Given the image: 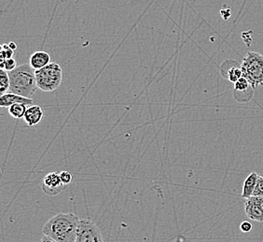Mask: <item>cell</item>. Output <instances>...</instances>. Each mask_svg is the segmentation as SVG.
<instances>
[{"instance_id": "obj_1", "label": "cell", "mask_w": 263, "mask_h": 242, "mask_svg": "<svg viewBox=\"0 0 263 242\" xmlns=\"http://www.w3.org/2000/svg\"><path fill=\"white\" fill-rule=\"evenodd\" d=\"M80 219L73 213H58L46 223L42 232L57 242H74Z\"/></svg>"}, {"instance_id": "obj_2", "label": "cell", "mask_w": 263, "mask_h": 242, "mask_svg": "<svg viewBox=\"0 0 263 242\" xmlns=\"http://www.w3.org/2000/svg\"><path fill=\"white\" fill-rule=\"evenodd\" d=\"M8 73L10 80L9 92L31 99L37 88L35 69L30 65L25 64Z\"/></svg>"}, {"instance_id": "obj_3", "label": "cell", "mask_w": 263, "mask_h": 242, "mask_svg": "<svg viewBox=\"0 0 263 242\" xmlns=\"http://www.w3.org/2000/svg\"><path fill=\"white\" fill-rule=\"evenodd\" d=\"M243 76L246 77L254 90L263 85V55L248 51L241 64Z\"/></svg>"}, {"instance_id": "obj_4", "label": "cell", "mask_w": 263, "mask_h": 242, "mask_svg": "<svg viewBox=\"0 0 263 242\" xmlns=\"http://www.w3.org/2000/svg\"><path fill=\"white\" fill-rule=\"evenodd\" d=\"M35 79L37 88L42 91L51 92L61 86L63 81V69L56 63L35 70Z\"/></svg>"}, {"instance_id": "obj_5", "label": "cell", "mask_w": 263, "mask_h": 242, "mask_svg": "<svg viewBox=\"0 0 263 242\" xmlns=\"http://www.w3.org/2000/svg\"><path fill=\"white\" fill-rule=\"evenodd\" d=\"M74 242H106L100 228L89 219L80 220Z\"/></svg>"}, {"instance_id": "obj_6", "label": "cell", "mask_w": 263, "mask_h": 242, "mask_svg": "<svg viewBox=\"0 0 263 242\" xmlns=\"http://www.w3.org/2000/svg\"><path fill=\"white\" fill-rule=\"evenodd\" d=\"M64 187L60 173L57 172L48 173L42 182V190L49 196H57L64 190Z\"/></svg>"}, {"instance_id": "obj_7", "label": "cell", "mask_w": 263, "mask_h": 242, "mask_svg": "<svg viewBox=\"0 0 263 242\" xmlns=\"http://www.w3.org/2000/svg\"><path fill=\"white\" fill-rule=\"evenodd\" d=\"M223 77L227 78L229 81L235 83L241 77H243V71L241 68V64L236 60H225L220 68Z\"/></svg>"}, {"instance_id": "obj_8", "label": "cell", "mask_w": 263, "mask_h": 242, "mask_svg": "<svg viewBox=\"0 0 263 242\" xmlns=\"http://www.w3.org/2000/svg\"><path fill=\"white\" fill-rule=\"evenodd\" d=\"M245 212L250 220L263 223V210L258 205L255 197L246 198Z\"/></svg>"}, {"instance_id": "obj_9", "label": "cell", "mask_w": 263, "mask_h": 242, "mask_svg": "<svg viewBox=\"0 0 263 242\" xmlns=\"http://www.w3.org/2000/svg\"><path fill=\"white\" fill-rule=\"evenodd\" d=\"M14 104H24L26 106H33L34 102L30 98H26L24 96L18 95L15 93L7 92L5 94L1 95L0 98V106L3 108H9L10 106Z\"/></svg>"}, {"instance_id": "obj_10", "label": "cell", "mask_w": 263, "mask_h": 242, "mask_svg": "<svg viewBox=\"0 0 263 242\" xmlns=\"http://www.w3.org/2000/svg\"><path fill=\"white\" fill-rule=\"evenodd\" d=\"M43 116L44 111L41 106L33 105L27 107L24 119L28 127H33L37 125L42 120Z\"/></svg>"}, {"instance_id": "obj_11", "label": "cell", "mask_w": 263, "mask_h": 242, "mask_svg": "<svg viewBox=\"0 0 263 242\" xmlns=\"http://www.w3.org/2000/svg\"><path fill=\"white\" fill-rule=\"evenodd\" d=\"M51 56L49 52L37 51L34 52L30 57L29 65L35 70H39L51 64Z\"/></svg>"}, {"instance_id": "obj_12", "label": "cell", "mask_w": 263, "mask_h": 242, "mask_svg": "<svg viewBox=\"0 0 263 242\" xmlns=\"http://www.w3.org/2000/svg\"><path fill=\"white\" fill-rule=\"evenodd\" d=\"M258 174L256 172H252L245 180L243 183V192L241 197L243 198H248L253 196L255 188L257 186V182H258Z\"/></svg>"}, {"instance_id": "obj_13", "label": "cell", "mask_w": 263, "mask_h": 242, "mask_svg": "<svg viewBox=\"0 0 263 242\" xmlns=\"http://www.w3.org/2000/svg\"><path fill=\"white\" fill-rule=\"evenodd\" d=\"M16 50H17V44L15 42H10L9 44H3L1 46V51H0L1 62L13 58V54Z\"/></svg>"}, {"instance_id": "obj_14", "label": "cell", "mask_w": 263, "mask_h": 242, "mask_svg": "<svg viewBox=\"0 0 263 242\" xmlns=\"http://www.w3.org/2000/svg\"><path fill=\"white\" fill-rule=\"evenodd\" d=\"M26 106H27L24 104H14L9 107V113H10V116L14 117L15 119L24 118L26 110H27Z\"/></svg>"}, {"instance_id": "obj_15", "label": "cell", "mask_w": 263, "mask_h": 242, "mask_svg": "<svg viewBox=\"0 0 263 242\" xmlns=\"http://www.w3.org/2000/svg\"><path fill=\"white\" fill-rule=\"evenodd\" d=\"M249 91H254V89L246 77L243 76L234 83V94H238V93L241 94L243 92L248 93Z\"/></svg>"}, {"instance_id": "obj_16", "label": "cell", "mask_w": 263, "mask_h": 242, "mask_svg": "<svg viewBox=\"0 0 263 242\" xmlns=\"http://www.w3.org/2000/svg\"><path fill=\"white\" fill-rule=\"evenodd\" d=\"M10 80L9 73L4 69L0 70V93L1 95L9 92L10 90Z\"/></svg>"}, {"instance_id": "obj_17", "label": "cell", "mask_w": 263, "mask_h": 242, "mask_svg": "<svg viewBox=\"0 0 263 242\" xmlns=\"http://www.w3.org/2000/svg\"><path fill=\"white\" fill-rule=\"evenodd\" d=\"M17 67H18V66H17V62H16L13 58L2 60L1 64H0V68H1V69H4V70L7 71V72L14 70Z\"/></svg>"}, {"instance_id": "obj_18", "label": "cell", "mask_w": 263, "mask_h": 242, "mask_svg": "<svg viewBox=\"0 0 263 242\" xmlns=\"http://www.w3.org/2000/svg\"><path fill=\"white\" fill-rule=\"evenodd\" d=\"M253 196L254 197L263 196V176L258 175V182H257V186H256V188H255Z\"/></svg>"}, {"instance_id": "obj_19", "label": "cell", "mask_w": 263, "mask_h": 242, "mask_svg": "<svg viewBox=\"0 0 263 242\" xmlns=\"http://www.w3.org/2000/svg\"><path fill=\"white\" fill-rule=\"evenodd\" d=\"M60 177H61L62 182H63V184H64L65 186L69 185L71 182H72V179H73L70 172H65V171L60 172Z\"/></svg>"}, {"instance_id": "obj_20", "label": "cell", "mask_w": 263, "mask_h": 242, "mask_svg": "<svg viewBox=\"0 0 263 242\" xmlns=\"http://www.w3.org/2000/svg\"><path fill=\"white\" fill-rule=\"evenodd\" d=\"M252 228H253L252 224L250 222H248V221H243V222L240 225V229H241V231L243 233L250 232V231L252 230Z\"/></svg>"}, {"instance_id": "obj_21", "label": "cell", "mask_w": 263, "mask_h": 242, "mask_svg": "<svg viewBox=\"0 0 263 242\" xmlns=\"http://www.w3.org/2000/svg\"><path fill=\"white\" fill-rule=\"evenodd\" d=\"M41 242H57L56 240H54L53 238H51V237H48V236H46L43 234V236L41 237Z\"/></svg>"}, {"instance_id": "obj_22", "label": "cell", "mask_w": 263, "mask_h": 242, "mask_svg": "<svg viewBox=\"0 0 263 242\" xmlns=\"http://www.w3.org/2000/svg\"><path fill=\"white\" fill-rule=\"evenodd\" d=\"M254 197V196H253ZM256 200L258 203V205L260 206V208L263 210V196H259V197H255Z\"/></svg>"}]
</instances>
